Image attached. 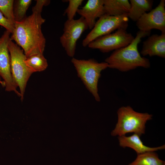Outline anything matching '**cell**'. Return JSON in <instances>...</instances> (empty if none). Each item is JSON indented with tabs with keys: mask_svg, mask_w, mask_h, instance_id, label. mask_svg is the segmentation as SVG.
Listing matches in <instances>:
<instances>
[{
	"mask_svg": "<svg viewBox=\"0 0 165 165\" xmlns=\"http://www.w3.org/2000/svg\"><path fill=\"white\" fill-rule=\"evenodd\" d=\"M32 8V13L20 21H15L14 29L10 37L21 47L27 57L37 54H43L46 40L41 27L45 19L41 12L44 6L50 3L49 0H37Z\"/></svg>",
	"mask_w": 165,
	"mask_h": 165,
	"instance_id": "6da1fadb",
	"label": "cell"
},
{
	"mask_svg": "<svg viewBox=\"0 0 165 165\" xmlns=\"http://www.w3.org/2000/svg\"><path fill=\"white\" fill-rule=\"evenodd\" d=\"M151 31L139 30L132 42L127 46L114 50L105 60L108 68L122 72L134 69L139 67L149 68V60L142 57L138 50V46L142 38L149 35Z\"/></svg>",
	"mask_w": 165,
	"mask_h": 165,
	"instance_id": "7a4b0ae2",
	"label": "cell"
},
{
	"mask_svg": "<svg viewBox=\"0 0 165 165\" xmlns=\"http://www.w3.org/2000/svg\"><path fill=\"white\" fill-rule=\"evenodd\" d=\"M117 115V123L111 134L113 136L134 133L141 137L145 134L147 122L152 117V114L136 112L129 106L119 108Z\"/></svg>",
	"mask_w": 165,
	"mask_h": 165,
	"instance_id": "3957f363",
	"label": "cell"
},
{
	"mask_svg": "<svg viewBox=\"0 0 165 165\" xmlns=\"http://www.w3.org/2000/svg\"><path fill=\"white\" fill-rule=\"evenodd\" d=\"M71 62L86 88L97 101H100L98 93V83L101 72L108 68L105 62H98L93 59H78L72 57Z\"/></svg>",
	"mask_w": 165,
	"mask_h": 165,
	"instance_id": "277c9868",
	"label": "cell"
},
{
	"mask_svg": "<svg viewBox=\"0 0 165 165\" xmlns=\"http://www.w3.org/2000/svg\"><path fill=\"white\" fill-rule=\"evenodd\" d=\"M10 58L11 73L13 78L19 88L21 100L24 99V95L27 82L32 72L26 65L27 58L23 50L10 39L8 44Z\"/></svg>",
	"mask_w": 165,
	"mask_h": 165,
	"instance_id": "5b68a950",
	"label": "cell"
},
{
	"mask_svg": "<svg viewBox=\"0 0 165 165\" xmlns=\"http://www.w3.org/2000/svg\"><path fill=\"white\" fill-rule=\"evenodd\" d=\"M128 21L127 14L117 16L103 15L99 18L93 28L83 40L82 46L86 47L97 38L111 34L115 30H126Z\"/></svg>",
	"mask_w": 165,
	"mask_h": 165,
	"instance_id": "8992f818",
	"label": "cell"
},
{
	"mask_svg": "<svg viewBox=\"0 0 165 165\" xmlns=\"http://www.w3.org/2000/svg\"><path fill=\"white\" fill-rule=\"evenodd\" d=\"M134 37L126 30L120 29L114 33L100 37L91 42L88 47L99 50L103 53L109 52L125 47L130 44Z\"/></svg>",
	"mask_w": 165,
	"mask_h": 165,
	"instance_id": "52a82bcc",
	"label": "cell"
},
{
	"mask_svg": "<svg viewBox=\"0 0 165 165\" xmlns=\"http://www.w3.org/2000/svg\"><path fill=\"white\" fill-rule=\"evenodd\" d=\"M88 28L85 20L82 17L77 20H67L64 23L63 33L60 37V42L68 56L73 57L77 42Z\"/></svg>",
	"mask_w": 165,
	"mask_h": 165,
	"instance_id": "ba28073f",
	"label": "cell"
},
{
	"mask_svg": "<svg viewBox=\"0 0 165 165\" xmlns=\"http://www.w3.org/2000/svg\"><path fill=\"white\" fill-rule=\"evenodd\" d=\"M11 34L9 31L6 30L0 38V76L5 83L6 90L14 91L21 97L20 93L17 90V86L11 71L10 56L8 48Z\"/></svg>",
	"mask_w": 165,
	"mask_h": 165,
	"instance_id": "9c48e42d",
	"label": "cell"
},
{
	"mask_svg": "<svg viewBox=\"0 0 165 165\" xmlns=\"http://www.w3.org/2000/svg\"><path fill=\"white\" fill-rule=\"evenodd\" d=\"M136 24L140 31H151L156 29L165 33V0H161L155 8L143 14Z\"/></svg>",
	"mask_w": 165,
	"mask_h": 165,
	"instance_id": "30bf717a",
	"label": "cell"
},
{
	"mask_svg": "<svg viewBox=\"0 0 165 165\" xmlns=\"http://www.w3.org/2000/svg\"><path fill=\"white\" fill-rule=\"evenodd\" d=\"M77 13L84 19L88 28L91 30L96 19L105 14L104 0H88L83 6L78 9Z\"/></svg>",
	"mask_w": 165,
	"mask_h": 165,
	"instance_id": "8fae6325",
	"label": "cell"
},
{
	"mask_svg": "<svg viewBox=\"0 0 165 165\" xmlns=\"http://www.w3.org/2000/svg\"><path fill=\"white\" fill-rule=\"evenodd\" d=\"M141 54L143 56L165 57V33L154 34L143 42Z\"/></svg>",
	"mask_w": 165,
	"mask_h": 165,
	"instance_id": "7c38bea8",
	"label": "cell"
},
{
	"mask_svg": "<svg viewBox=\"0 0 165 165\" xmlns=\"http://www.w3.org/2000/svg\"><path fill=\"white\" fill-rule=\"evenodd\" d=\"M140 136L134 134L127 136L125 135L118 136V138L120 146L123 148L128 147L133 149L137 155L148 152H155L165 148V145L155 147H151L144 145Z\"/></svg>",
	"mask_w": 165,
	"mask_h": 165,
	"instance_id": "4fadbf2b",
	"label": "cell"
},
{
	"mask_svg": "<svg viewBox=\"0 0 165 165\" xmlns=\"http://www.w3.org/2000/svg\"><path fill=\"white\" fill-rule=\"evenodd\" d=\"M104 7L105 14L117 16L127 14L130 4L128 0H104Z\"/></svg>",
	"mask_w": 165,
	"mask_h": 165,
	"instance_id": "5bb4252c",
	"label": "cell"
},
{
	"mask_svg": "<svg viewBox=\"0 0 165 165\" xmlns=\"http://www.w3.org/2000/svg\"><path fill=\"white\" fill-rule=\"evenodd\" d=\"M130 8L127 13L128 18L137 22L147 12L152 9L153 1L151 0H130Z\"/></svg>",
	"mask_w": 165,
	"mask_h": 165,
	"instance_id": "9a60e30c",
	"label": "cell"
},
{
	"mask_svg": "<svg viewBox=\"0 0 165 165\" xmlns=\"http://www.w3.org/2000/svg\"><path fill=\"white\" fill-rule=\"evenodd\" d=\"M165 163L155 152H148L137 155L135 160L128 165H163Z\"/></svg>",
	"mask_w": 165,
	"mask_h": 165,
	"instance_id": "2e32d148",
	"label": "cell"
},
{
	"mask_svg": "<svg viewBox=\"0 0 165 165\" xmlns=\"http://www.w3.org/2000/svg\"><path fill=\"white\" fill-rule=\"evenodd\" d=\"M25 63L33 73L44 71L48 66L47 60L42 54H37L27 57Z\"/></svg>",
	"mask_w": 165,
	"mask_h": 165,
	"instance_id": "e0dca14e",
	"label": "cell"
},
{
	"mask_svg": "<svg viewBox=\"0 0 165 165\" xmlns=\"http://www.w3.org/2000/svg\"><path fill=\"white\" fill-rule=\"evenodd\" d=\"M31 2V0L14 1L13 13L15 21H20L26 17L27 11Z\"/></svg>",
	"mask_w": 165,
	"mask_h": 165,
	"instance_id": "ac0fdd59",
	"label": "cell"
},
{
	"mask_svg": "<svg viewBox=\"0 0 165 165\" xmlns=\"http://www.w3.org/2000/svg\"><path fill=\"white\" fill-rule=\"evenodd\" d=\"M14 0H0V11L4 16L14 24L15 20L13 13Z\"/></svg>",
	"mask_w": 165,
	"mask_h": 165,
	"instance_id": "d6986e66",
	"label": "cell"
},
{
	"mask_svg": "<svg viewBox=\"0 0 165 165\" xmlns=\"http://www.w3.org/2000/svg\"><path fill=\"white\" fill-rule=\"evenodd\" d=\"M83 1V0H68V5L64 13V14L67 16L68 20L74 19L79 6L82 5Z\"/></svg>",
	"mask_w": 165,
	"mask_h": 165,
	"instance_id": "ffe728a7",
	"label": "cell"
},
{
	"mask_svg": "<svg viewBox=\"0 0 165 165\" xmlns=\"http://www.w3.org/2000/svg\"><path fill=\"white\" fill-rule=\"evenodd\" d=\"M14 24L6 19L0 11V26L5 28L11 34L14 30Z\"/></svg>",
	"mask_w": 165,
	"mask_h": 165,
	"instance_id": "44dd1931",
	"label": "cell"
},
{
	"mask_svg": "<svg viewBox=\"0 0 165 165\" xmlns=\"http://www.w3.org/2000/svg\"><path fill=\"white\" fill-rule=\"evenodd\" d=\"M0 84H1V85L2 86H3V87H5V83L4 81H2L1 80L0 76Z\"/></svg>",
	"mask_w": 165,
	"mask_h": 165,
	"instance_id": "7402d4cb",
	"label": "cell"
},
{
	"mask_svg": "<svg viewBox=\"0 0 165 165\" xmlns=\"http://www.w3.org/2000/svg\"><path fill=\"white\" fill-rule=\"evenodd\" d=\"M163 165H165V163Z\"/></svg>",
	"mask_w": 165,
	"mask_h": 165,
	"instance_id": "603a6c76",
	"label": "cell"
}]
</instances>
